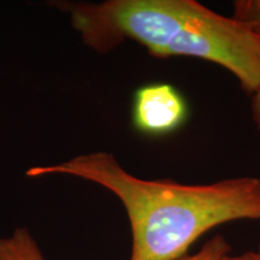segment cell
Wrapping results in <instances>:
<instances>
[{
  "label": "cell",
  "instance_id": "cell-10",
  "mask_svg": "<svg viewBox=\"0 0 260 260\" xmlns=\"http://www.w3.org/2000/svg\"><path fill=\"white\" fill-rule=\"evenodd\" d=\"M258 251H259V252H260V245H259V248H258Z\"/></svg>",
  "mask_w": 260,
  "mask_h": 260
},
{
  "label": "cell",
  "instance_id": "cell-3",
  "mask_svg": "<svg viewBox=\"0 0 260 260\" xmlns=\"http://www.w3.org/2000/svg\"><path fill=\"white\" fill-rule=\"evenodd\" d=\"M187 116L186 99L170 83L145 84L136 90L133 98V125L141 134H171L181 128Z\"/></svg>",
  "mask_w": 260,
  "mask_h": 260
},
{
  "label": "cell",
  "instance_id": "cell-4",
  "mask_svg": "<svg viewBox=\"0 0 260 260\" xmlns=\"http://www.w3.org/2000/svg\"><path fill=\"white\" fill-rule=\"evenodd\" d=\"M0 260H47L37 240L24 226L16 228L11 235L0 236Z\"/></svg>",
  "mask_w": 260,
  "mask_h": 260
},
{
  "label": "cell",
  "instance_id": "cell-2",
  "mask_svg": "<svg viewBox=\"0 0 260 260\" xmlns=\"http://www.w3.org/2000/svg\"><path fill=\"white\" fill-rule=\"evenodd\" d=\"M82 42L109 53L129 40L155 58L190 57L219 65L245 92L260 87V37L197 0L58 3Z\"/></svg>",
  "mask_w": 260,
  "mask_h": 260
},
{
  "label": "cell",
  "instance_id": "cell-5",
  "mask_svg": "<svg viewBox=\"0 0 260 260\" xmlns=\"http://www.w3.org/2000/svg\"><path fill=\"white\" fill-rule=\"evenodd\" d=\"M232 253V246L223 235H216L207 240L198 252L186 254L177 260H225Z\"/></svg>",
  "mask_w": 260,
  "mask_h": 260
},
{
  "label": "cell",
  "instance_id": "cell-8",
  "mask_svg": "<svg viewBox=\"0 0 260 260\" xmlns=\"http://www.w3.org/2000/svg\"><path fill=\"white\" fill-rule=\"evenodd\" d=\"M225 260H260V252L248 251L237 255H232V253H230V254L225 258Z\"/></svg>",
  "mask_w": 260,
  "mask_h": 260
},
{
  "label": "cell",
  "instance_id": "cell-9",
  "mask_svg": "<svg viewBox=\"0 0 260 260\" xmlns=\"http://www.w3.org/2000/svg\"><path fill=\"white\" fill-rule=\"evenodd\" d=\"M254 31L256 32V34H258L259 35V37H260V23L258 24V25H256V27L254 28Z\"/></svg>",
  "mask_w": 260,
  "mask_h": 260
},
{
  "label": "cell",
  "instance_id": "cell-7",
  "mask_svg": "<svg viewBox=\"0 0 260 260\" xmlns=\"http://www.w3.org/2000/svg\"><path fill=\"white\" fill-rule=\"evenodd\" d=\"M251 111L252 119L253 122H254L256 130H258V133L260 134V87L252 94Z\"/></svg>",
  "mask_w": 260,
  "mask_h": 260
},
{
  "label": "cell",
  "instance_id": "cell-6",
  "mask_svg": "<svg viewBox=\"0 0 260 260\" xmlns=\"http://www.w3.org/2000/svg\"><path fill=\"white\" fill-rule=\"evenodd\" d=\"M232 17L245 27L254 30L260 23V0H239L234 2Z\"/></svg>",
  "mask_w": 260,
  "mask_h": 260
},
{
  "label": "cell",
  "instance_id": "cell-1",
  "mask_svg": "<svg viewBox=\"0 0 260 260\" xmlns=\"http://www.w3.org/2000/svg\"><path fill=\"white\" fill-rule=\"evenodd\" d=\"M29 177L69 175L118 198L132 230L129 260H177L205 233L234 220H260V178L188 184L132 175L110 152L95 151L27 170Z\"/></svg>",
  "mask_w": 260,
  "mask_h": 260
}]
</instances>
